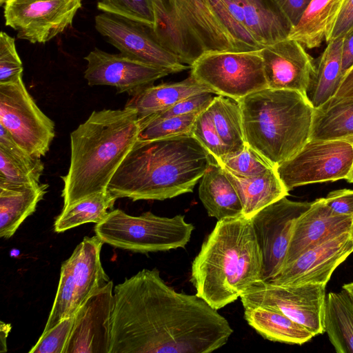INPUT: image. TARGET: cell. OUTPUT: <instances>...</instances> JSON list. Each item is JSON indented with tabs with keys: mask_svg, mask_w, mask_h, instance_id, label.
Listing matches in <instances>:
<instances>
[{
	"mask_svg": "<svg viewBox=\"0 0 353 353\" xmlns=\"http://www.w3.org/2000/svg\"><path fill=\"white\" fill-rule=\"evenodd\" d=\"M336 97H353V66L343 78Z\"/></svg>",
	"mask_w": 353,
	"mask_h": 353,
	"instance_id": "bcb514c9",
	"label": "cell"
},
{
	"mask_svg": "<svg viewBox=\"0 0 353 353\" xmlns=\"http://www.w3.org/2000/svg\"><path fill=\"white\" fill-rule=\"evenodd\" d=\"M199 196L208 216L217 221L243 215L239 194L224 168L215 159L200 179Z\"/></svg>",
	"mask_w": 353,
	"mask_h": 353,
	"instance_id": "44dd1931",
	"label": "cell"
},
{
	"mask_svg": "<svg viewBox=\"0 0 353 353\" xmlns=\"http://www.w3.org/2000/svg\"><path fill=\"white\" fill-rule=\"evenodd\" d=\"M352 30H353V0H345L327 42L343 38Z\"/></svg>",
	"mask_w": 353,
	"mask_h": 353,
	"instance_id": "7bdbcfd3",
	"label": "cell"
},
{
	"mask_svg": "<svg viewBox=\"0 0 353 353\" xmlns=\"http://www.w3.org/2000/svg\"><path fill=\"white\" fill-rule=\"evenodd\" d=\"M343 38L331 40L321 54L307 90V97L317 108L334 97L343 80L341 48Z\"/></svg>",
	"mask_w": 353,
	"mask_h": 353,
	"instance_id": "4dcf8cb0",
	"label": "cell"
},
{
	"mask_svg": "<svg viewBox=\"0 0 353 353\" xmlns=\"http://www.w3.org/2000/svg\"><path fill=\"white\" fill-rule=\"evenodd\" d=\"M87 61L84 78L88 84L114 87L118 93L134 96L171 74L122 53L112 54L94 48L84 57Z\"/></svg>",
	"mask_w": 353,
	"mask_h": 353,
	"instance_id": "2e32d148",
	"label": "cell"
},
{
	"mask_svg": "<svg viewBox=\"0 0 353 353\" xmlns=\"http://www.w3.org/2000/svg\"><path fill=\"white\" fill-rule=\"evenodd\" d=\"M135 109L93 111L70 133V161L61 176L63 207L106 190L114 173L138 140Z\"/></svg>",
	"mask_w": 353,
	"mask_h": 353,
	"instance_id": "3957f363",
	"label": "cell"
},
{
	"mask_svg": "<svg viewBox=\"0 0 353 353\" xmlns=\"http://www.w3.org/2000/svg\"><path fill=\"white\" fill-rule=\"evenodd\" d=\"M7 0H0V5L3 6Z\"/></svg>",
	"mask_w": 353,
	"mask_h": 353,
	"instance_id": "f907efd6",
	"label": "cell"
},
{
	"mask_svg": "<svg viewBox=\"0 0 353 353\" xmlns=\"http://www.w3.org/2000/svg\"><path fill=\"white\" fill-rule=\"evenodd\" d=\"M286 17L292 27L301 18L312 0H272Z\"/></svg>",
	"mask_w": 353,
	"mask_h": 353,
	"instance_id": "ee69618b",
	"label": "cell"
},
{
	"mask_svg": "<svg viewBox=\"0 0 353 353\" xmlns=\"http://www.w3.org/2000/svg\"><path fill=\"white\" fill-rule=\"evenodd\" d=\"M247 323L264 339L287 344L302 345L314 336L281 312L263 306H243Z\"/></svg>",
	"mask_w": 353,
	"mask_h": 353,
	"instance_id": "484cf974",
	"label": "cell"
},
{
	"mask_svg": "<svg viewBox=\"0 0 353 353\" xmlns=\"http://www.w3.org/2000/svg\"><path fill=\"white\" fill-rule=\"evenodd\" d=\"M353 165V143L310 139L292 158L276 166L288 192L295 188L345 179Z\"/></svg>",
	"mask_w": 353,
	"mask_h": 353,
	"instance_id": "8fae6325",
	"label": "cell"
},
{
	"mask_svg": "<svg viewBox=\"0 0 353 353\" xmlns=\"http://www.w3.org/2000/svg\"><path fill=\"white\" fill-rule=\"evenodd\" d=\"M345 180L350 183H353V165L351 169L350 172L349 173L348 176L345 179Z\"/></svg>",
	"mask_w": 353,
	"mask_h": 353,
	"instance_id": "681fc988",
	"label": "cell"
},
{
	"mask_svg": "<svg viewBox=\"0 0 353 353\" xmlns=\"http://www.w3.org/2000/svg\"><path fill=\"white\" fill-rule=\"evenodd\" d=\"M203 92L212 93L190 74L179 82L148 86L132 96L125 107L135 109L139 119H142L165 110L185 98Z\"/></svg>",
	"mask_w": 353,
	"mask_h": 353,
	"instance_id": "cb8c5ba5",
	"label": "cell"
},
{
	"mask_svg": "<svg viewBox=\"0 0 353 353\" xmlns=\"http://www.w3.org/2000/svg\"><path fill=\"white\" fill-rule=\"evenodd\" d=\"M75 314L43 332L30 353H64L74 323Z\"/></svg>",
	"mask_w": 353,
	"mask_h": 353,
	"instance_id": "f35d334b",
	"label": "cell"
},
{
	"mask_svg": "<svg viewBox=\"0 0 353 353\" xmlns=\"http://www.w3.org/2000/svg\"><path fill=\"white\" fill-rule=\"evenodd\" d=\"M263 256L251 218L217 221L193 260L196 294L216 310L240 298L262 279Z\"/></svg>",
	"mask_w": 353,
	"mask_h": 353,
	"instance_id": "277c9868",
	"label": "cell"
},
{
	"mask_svg": "<svg viewBox=\"0 0 353 353\" xmlns=\"http://www.w3.org/2000/svg\"><path fill=\"white\" fill-rule=\"evenodd\" d=\"M310 204L284 196L251 218L263 256L262 281L270 280L281 271L294 223Z\"/></svg>",
	"mask_w": 353,
	"mask_h": 353,
	"instance_id": "9a60e30c",
	"label": "cell"
},
{
	"mask_svg": "<svg viewBox=\"0 0 353 353\" xmlns=\"http://www.w3.org/2000/svg\"><path fill=\"white\" fill-rule=\"evenodd\" d=\"M194 229L185 220V216H157L146 212L132 216L116 209L96 224V235L112 246L134 252H163L183 248L191 239Z\"/></svg>",
	"mask_w": 353,
	"mask_h": 353,
	"instance_id": "52a82bcc",
	"label": "cell"
},
{
	"mask_svg": "<svg viewBox=\"0 0 353 353\" xmlns=\"http://www.w3.org/2000/svg\"><path fill=\"white\" fill-rule=\"evenodd\" d=\"M353 66V30L343 38L341 48V72L343 77Z\"/></svg>",
	"mask_w": 353,
	"mask_h": 353,
	"instance_id": "f6af8a7d",
	"label": "cell"
},
{
	"mask_svg": "<svg viewBox=\"0 0 353 353\" xmlns=\"http://www.w3.org/2000/svg\"><path fill=\"white\" fill-rule=\"evenodd\" d=\"M117 198L108 190L92 194L63 208L54 229L63 232L87 223H99L114 207Z\"/></svg>",
	"mask_w": 353,
	"mask_h": 353,
	"instance_id": "836d02e7",
	"label": "cell"
},
{
	"mask_svg": "<svg viewBox=\"0 0 353 353\" xmlns=\"http://www.w3.org/2000/svg\"><path fill=\"white\" fill-rule=\"evenodd\" d=\"M310 139L353 143V97H333L314 108Z\"/></svg>",
	"mask_w": 353,
	"mask_h": 353,
	"instance_id": "f1b7e54d",
	"label": "cell"
},
{
	"mask_svg": "<svg viewBox=\"0 0 353 353\" xmlns=\"http://www.w3.org/2000/svg\"><path fill=\"white\" fill-rule=\"evenodd\" d=\"M12 328V326L10 323H6L3 321H1L0 323V352H7V344L6 340L8 336V334Z\"/></svg>",
	"mask_w": 353,
	"mask_h": 353,
	"instance_id": "7dc6e473",
	"label": "cell"
},
{
	"mask_svg": "<svg viewBox=\"0 0 353 353\" xmlns=\"http://www.w3.org/2000/svg\"><path fill=\"white\" fill-rule=\"evenodd\" d=\"M214 160L192 135L137 140L107 190L117 199L163 201L192 192Z\"/></svg>",
	"mask_w": 353,
	"mask_h": 353,
	"instance_id": "7a4b0ae2",
	"label": "cell"
},
{
	"mask_svg": "<svg viewBox=\"0 0 353 353\" xmlns=\"http://www.w3.org/2000/svg\"><path fill=\"white\" fill-rule=\"evenodd\" d=\"M113 283L94 293L75 314L64 353H110Z\"/></svg>",
	"mask_w": 353,
	"mask_h": 353,
	"instance_id": "e0dca14e",
	"label": "cell"
},
{
	"mask_svg": "<svg viewBox=\"0 0 353 353\" xmlns=\"http://www.w3.org/2000/svg\"><path fill=\"white\" fill-rule=\"evenodd\" d=\"M212 94L203 92L185 98L165 110L139 119L140 126L154 119L201 112L212 102L214 97Z\"/></svg>",
	"mask_w": 353,
	"mask_h": 353,
	"instance_id": "60d3db41",
	"label": "cell"
},
{
	"mask_svg": "<svg viewBox=\"0 0 353 353\" xmlns=\"http://www.w3.org/2000/svg\"><path fill=\"white\" fill-rule=\"evenodd\" d=\"M201 112L152 120L140 126L138 139L154 140L191 134L194 123Z\"/></svg>",
	"mask_w": 353,
	"mask_h": 353,
	"instance_id": "e575fe53",
	"label": "cell"
},
{
	"mask_svg": "<svg viewBox=\"0 0 353 353\" xmlns=\"http://www.w3.org/2000/svg\"><path fill=\"white\" fill-rule=\"evenodd\" d=\"M22 76L0 83V125L19 147L41 158L54 138L55 124L36 104Z\"/></svg>",
	"mask_w": 353,
	"mask_h": 353,
	"instance_id": "30bf717a",
	"label": "cell"
},
{
	"mask_svg": "<svg viewBox=\"0 0 353 353\" xmlns=\"http://www.w3.org/2000/svg\"><path fill=\"white\" fill-rule=\"evenodd\" d=\"M208 108L224 145L226 154L225 158L242 152L246 145V141L239 103L232 99L217 95L214 97Z\"/></svg>",
	"mask_w": 353,
	"mask_h": 353,
	"instance_id": "d6a6232c",
	"label": "cell"
},
{
	"mask_svg": "<svg viewBox=\"0 0 353 353\" xmlns=\"http://www.w3.org/2000/svg\"><path fill=\"white\" fill-rule=\"evenodd\" d=\"M352 239H353V229H352Z\"/></svg>",
	"mask_w": 353,
	"mask_h": 353,
	"instance_id": "816d5d0a",
	"label": "cell"
},
{
	"mask_svg": "<svg viewBox=\"0 0 353 353\" xmlns=\"http://www.w3.org/2000/svg\"><path fill=\"white\" fill-rule=\"evenodd\" d=\"M325 332L337 353H353V301L345 291L326 296Z\"/></svg>",
	"mask_w": 353,
	"mask_h": 353,
	"instance_id": "1f68e13d",
	"label": "cell"
},
{
	"mask_svg": "<svg viewBox=\"0 0 353 353\" xmlns=\"http://www.w3.org/2000/svg\"><path fill=\"white\" fill-rule=\"evenodd\" d=\"M246 26L264 48L288 38L292 26L272 0H241Z\"/></svg>",
	"mask_w": 353,
	"mask_h": 353,
	"instance_id": "83f0119b",
	"label": "cell"
},
{
	"mask_svg": "<svg viewBox=\"0 0 353 353\" xmlns=\"http://www.w3.org/2000/svg\"><path fill=\"white\" fill-rule=\"evenodd\" d=\"M170 9L201 54L262 49L248 30L241 0H168Z\"/></svg>",
	"mask_w": 353,
	"mask_h": 353,
	"instance_id": "8992f818",
	"label": "cell"
},
{
	"mask_svg": "<svg viewBox=\"0 0 353 353\" xmlns=\"http://www.w3.org/2000/svg\"><path fill=\"white\" fill-rule=\"evenodd\" d=\"M352 229L353 216L335 213L327 205L325 198L316 199L294 223L283 268L307 250L345 232H352Z\"/></svg>",
	"mask_w": 353,
	"mask_h": 353,
	"instance_id": "ffe728a7",
	"label": "cell"
},
{
	"mask_svg": "<svg viewBox=\"0 0 353 353\" xmlns=\"http://www.w3.org/2000/svg\"><path fill=\"white\" fill-rule=\"evenodd\" d=\"M342 288L344 291L347 292L350 299L353 301V281L349 283L344 284L342 286Z\"/></svg>",
	"mask_w": 353,
	"mask_h": 353,
	"instance_id": "c3c4849f",
	"label": "cell"
},
{
	"mask_svg": "<svg viewBox=\"0 0 353 353\" xmlns=\"http://www.w3.org/2000/svg\"><path fill=\"white\" fill-rule=\"evenodd\" d=\"M44 171L41 158L26 152L0 125V184L40 183Z\"/></svg>",
	"mask_w": 353,
	"mask_h": 353,
	"instance_id": "4316f807",
	"label": "cell"
},
{
	"mask_svg": "<svg viewBox=\"0 0 353 353\" xmlns=\"http://www.w3.org/2000/svg\"><path fill=\"white\" fill-rule=\"evenodd\" d=\"M191 134L216 161L225 157L224 145L208 108L201 112L196 119Z\"/></svg>",
	"mask_w": 353,
	"mask_h": 353,
	"instance_id": "74e56055",
	"label": "cell"
},
{
	"mask_svg": "<svg viewBox=\"0 0 353 353\" xmlns=\"http://www.w3.org/2000/svg\"><path fill=\"white\" fill-rule=\"evenodd\" d=\"M325 201L335 213L353 216V190L344 188L332 191L327 194Z\"/></svg>",
	"mask_w": 353,
	"mask_h": 353,
	"instance_id": "b9f144b4",
	"label": "cell"
},
{
	"mask_svg": "<svg viewBox=\"0 0 353 353\" xmlns=\"http://www.w3.org/2000/svg\"><path fill=\"white\" fill-rule=\"evenodd\" d=\"M104 243L96 235L85 236L61 267L57 293L43 332L74 316L110 279L101 261Z\"/></svg>",
	"mask_w": 353,
	"mask_h": 353,
	"instance_id": "ba28073f",
	"label": "cell"
},
{
	"mask_svg": "<svg viewBox=\"0 0 353 353\" xmlns=\"http://www.w3.org/2000/svg\"><path fill=\"white\" fill-rule=\"evenodd\" d=\"M23 70L14 39L2 31L0 34V83L14 80L23 75Z\"/></svg>",
	"mask_w": 353,
	"mask_h": 353,
	"instance_id": "ab89813d",
	"label": "cell"
},
{
	"mask_svg": "<svg viewBox=\"0 0 353 353\" xmlns=\"http://www.w3.org/2000/svg\"><path fill=\"white\" fill-rule=\"evenodd\" d=\"M345 0H312L288 38L312 49L327 42Z\"/></svg>",
	"mask_w": 353,
	"mask_h": 353,
	"instance_id": "603a6c76",
	"label": "cell"
},
{
	"mask_svg": "<svg viewBox=\"0 0 353 353\" xmlns=\"http://www.w3.org/2000/svg\"><path fill=\"white\" fill-rule=\"evenodd\" d=\"M154 23L152 28L155 39L190 67L201 55L185 34L174 16L168 0H151Z\"/></svg>",
	"mask_w": 353,
	"mask_h": 353,
	"instance_id": "f546056e",
	"label": "cell"
},
{
	"mask_svg": "<svg viewBox=\"0 0 353 353\" xmlns=\"http://www.w3.org/2000/svg\"><path fill=\"white\" fill-rule=\"evenodd\" d=\"M237 102L246 143L276 167L310 140L314 108L306 94L265 88Z\"/></svg>",
	"mask_w": 353,
	"mask_h": 353,
	"instance_id": "5b68a950",
	"label": "cell"
},
{
	"mask_svg": "<svg viewBox=\"0 0 353 353\" xmlns=\"http://www.w3.org/2000/svg\"><path fill=\"white\" fill-rule=\"evenodd\" d=\"M47 183L0 184V237H11L36 210L48 192Z\"/></svg>",
	"mask_w": 353,
	"mask_h": 353,
	"instance_id": "7402d4cb",
	"label": "cell"
},
{
	"mask_svg": "<svg viewBox=\"0 0 353 353\" xmlns=\"http://www.w3.org/2000/svg\"><path fill=\"white\" fill-rule=\"evenodd\" d=\"M190 68V74L213 94L236 101L268 88L261 50L205 52Z\"/></svg>",
	"mask_w": 353,
	"mask_h": 353,
	"instance_id": "9c48e42d",
	"label": "cell"
},
{
	"mask_svg": "<svg viewBox=\"0 0 353 353\" xmlns=\"http://www.w3.org/2000/svg\"><path fill=\"white\" fill-rule=\"evenodd\" d=\"M268 88L306 94L316 64L299 41L286 38L261 49Z\"/></svg>",
	"mask_w": 353,
	"mask_h": 353,
	"instance_id": "ac0fdd59",
	"label": "cell"
},
{
	"mask_svg": "<svg viewBox=\"0 0 353 353\" xmlns=\"http://www.w3.org/2000/svg\"><path fill=\"white\" fill-rule=\"evenodd\" d=\"M233 332L196 294L178 292L156 269H143L113 292L110 353H210Z\"/></svg>",
	"mask_w": 353,
	"mask_h": 353,
	"instance_id": "6da1fadb",
	"label": "cell"
},
{
	"mask_svg": "<svg viewBox=\"0 0 353 353\" xmlns=\"http://www.w3.org/2000/svg\"><path fill=\"white\" fill-rule=\"evenodd\" d=\"M217 162L227 171L242 177L258 176L276 167L247 143L238 154Z\"/></svg>",
	"mask_w": 353,
	"mask_h": 353,
	"instance_id": "d590c367",
	"label": "cell"
},
{
	"mask_svg": "<svg viewBox=\"0 0 353 353\" xmlns=\"http://www.w3.org/2000/svg\"><path fill=\"white\" fill-rule=\"evenodd\" d=\"M81 0H7L6 25L19 39L45 43L71 26Z\"/></svg>",
	"mask_w": 353,
	"mask_h": 353,
	"instance_id": "4fadbf2b",
	"label": "cell"
},
{
	"mask_svg": "<svg viewBox=\"0 0 353 353\" xmlns=\"http://www.w3.org/2000/svg\"><path fill=\"white\" fill-rule=\"evenodd\" d=\"M225 171L240 197L243 215L247 218H252L265 207L289 194L276 167L252 177L238 176Z\"/></svg>",
	"mask_w": 353,
	"mask_h": 353,
	"instance_id": "d4e9b609",
	"label": "cell"
},
{
	"mask_svg": "<svg viewBox=\"0 0 353 353\" xmlns=\"http://www.w3.org/2000/svg\"><path fill=\"white\" fill-rule=\"evenodd\" d=\"M94 23L98 32L125 55L170 73L190 68L160 44L144 23L105 12L97 14Z\"/></svg>",
	"mask_w": 353,
	"mask_h": 353,
	"instance_id": "5bb4252c",
	"label": "cell"
},
{
	"mask_svg": "<svg viewBox=\"0 0 353 353\" xmlns=\"http://www.w3.org/2000/svg\"><path fill=\"white\" fill-rule=\"evenodd\" d=\"M103 12L144 23L152 28L154 18L151 0H97Z\"/></svg>",
	"mask_w": 353,
	"mask_h": 353,
	"instance_id": "8d00e7d4",
	"label": "cell"
},
{
	"mask_svg": "<svg viewBox=\"0 0 353 353\" xmlns=\"http://www.w3.org/2000/svg\"><path fill=\"white\" fill-rule=\"evenodd\" d=\"M325 288L322 283L283 285L261 280L240 299L243 306H263L281 312L315 336L325 332Z\"/></svg>",
	"mask_w": 353,
	"mask_h": 353,
	"instance_id": "7c38bea8",
	"label": "cell"
},
{
	"mask_svg": "<svg viewBox=\"0 0 353 353\" xmlns=\"http://www.w3.org/2000/svg\"><path fill=\"white\" fill-rule=\"evenodd\" d=\"M352 252V232H345L307 250L268 281L283 285H327L334 271Z\"/></svg>",
	"mask_w": 353,
	"mask_h": 353,
	"instance_id": "d6986e66",
	"label": "cell"
}]
</instances>
